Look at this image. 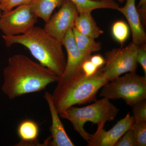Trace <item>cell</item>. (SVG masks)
I'll return each mask as SVG.
<instances>
[{"mask_svg": "<svg viewBox=\"0 0 146 146\" xmlns=\"http://www.w3.org/2000/svg\"><path fill=\"white\" fill-rule=\"evenodd\" d=\"M64 0H31L29 5L33 15L45 23L48 21L54 11L60 7Z\"/></svg>", "mask_w": 146, "mask_h": 146, "instance_id": "obj_15", "label": "cell"}, {"mask_svg": "<svg viewBox=\"0 0 146 146\" xmlns=\"http://www.w3.org/2000/svg\"><path fill=\"white\" fill-rule=\"evenodd\" d=\"M132 107V116L134 121H146V100L136 103Z\"/></svg>", "mask_w": 146, "mask_h": 146, "instance_id": "obj_20", "label": "cell"}, {"mask_svg": "<svg viewBox=\"0 0 146 146\" xmlns=\"http://www.w3.org/2000/svg\"><path fill=\"white\" fill-rule=\"evenodd\" d=\"M61 43L67 52L66 66L61 76H68L82 72V63L90 56L84 55L78 48L74 39L72 28L68 30Z\"/></svg>", "mask_w": 146, "mask_h": 146, "instance_id": "obj_10", "label": "cell"}, {"mask_svg": "<svg viewBox=\"0 0 146 146\" xmlns=\"http://www.w3.org/2000/svg\"><path fill=\"white\" fill-rule=\"evenodd\" d=\"M7 47L23 45L29 50L40 64L58 76L63 75L66 64L61 42L49 34L44 29L33 27L24 34L13 36L3 35Z\"/></svg>", "mask_w": 146, "mask_h": 146, "instance_id": "obj_2", "label": "cell"}, {"mask_svg": "<svg viewBox=\"0 0 146 146\" xmlns=\"http://www.w3.org/2000/svg\"><path fill=\"white\" fill-rule=\"evenodd\" d=\"M75 5L79 12L91 13L93 11L100 9L117 10L119 7V4L113 0H70Z\"/></svg>", "mask_w": 146, "mask_h": 146, "instance_id": "obj_16", "label": "cell"}, {"mask_svg": "<svg viewBox=\"0 0 146 146\" xmlns=\"http://www.w3.org/2000/svg\"><path fill=\"white\" fill-rule=\"evenodd\" d=\"M136 58L137 63L141 65L143 70L145 76H146V45L138 47Z\"/></svg>", "mask_w": 146, "mask_h": 146, "instance_id": "obj_23", "label": "cell"}, {"mask_svg": "<svg viewBox=\"0 0 146 146\" xmlns=\"http://www.w3.org/2000/svg\"><path fill=\"white\" fill-rule=\"evenodd\" d=\"M39 127L37 123L31 119H25L21 121L17 127L18 136L21 139L16 146H41L37 138L39 134Z\"/></svg>", "mask_w": 146, "mask_h": 146, "instance_id": "obj_13", "label": "cell"}, {"mask_svg": "<svg viewBox=\"0 0 146 146\" xmlns=\"http://www.w3.org/2000/svg\"><path fill=\"white\" fill-rule=\"evenodd\" d=\"M60 7L45 23L44 29L50 35L61 42L68 30L74 26L78 12L75 5L70 0H64Z\"/></svg>", "mask_w": 146, "mask_h": 146, "instance_id": "obj_8", "label": "cell"}, {"mask_svg": "<svg viewBox=\"0 0 146 146\" xmlns=\"http://www.w3.org/2000/svg\"><path fill=\"white\" fill-rule=\"evenodd\" d=\"M89 60L98 69L103 67L105 63V59L100 54L91 55Z\"/></svg>", "mask_w": 146, "mask_h": 146, "instance_id": "obj_25", "label": "cell"}, {"mask_svg": "<svg viewBox=\"0 0 146 146\" xmlns=\"http://www.w3.org/2000/svg\"><path fill=\"white\" fill-rule=\"evenodd\" d=\"M3 1H4V0H0V4H1V3Z\"/></svg>", "mask_w": 146, "mask_h": 146, "instance_id": "obj_29", "label": "cell"}, {"mask_svg": "<svg viewBox=\"0 0 146 146\" xmlns=\"http://www.w3.org/2000/svg\"><path fill=\"white\" fill-rule=\"evenodd\" d=\"M126 1V3L124 6L119 7L117 10L122 13L127 20L132 33V43L138 46L146 45V33L140 14L136 6V0Z\"/></svg>", "mask_w": 146, "mask_h": 146, "instance_id": "obj_12", "label": "cell"}, {"mask_svg": "<svg viewBox=\"0 0 146 146\" xmlns=\"http://www.w3.org/2000/svg\"><path fill=\"white\" fill-rule=\"evenodd\" d=\"M135 146H146V121H134L131 127Z\"/></svg>", "mask_w": 146, "mask_h": 146, "instance_id": "obj_19", "label": "cell"}, {"mask_svg": "<svg viewBox=\"0 0 146 146\" xmlns=\"http://www.w3.org/2000/svg\"><path fill=\"white\" fill-rule=\"evenodd\" d=\"M94 103L82 108L71 106L59 114L60 117L70 121L75 130L89 143L90 133L84 129V125L87 122L98 125L105 124L107 121L114 119L119 112V109L103 98L96 100Z\"/></svg>", "mask_w": 146, "mask_h": 146, "instance_id": "obj_4", "label": "cell"}, {"mask_svg": "<svg viewBox=\"0 0 146 146\" xmlns=\"http://www.w3.org/2000/svg\"><path fill=\"white\" fill-rule=\"evenodd\" d=\"M59 77L39 63L22 54L9 58L3 72L1 90L12 100L25 94L44 90Z\"/></svg>", "mask_w": 146, "mask_h": 146, "instance_id": "obj_1", "label": "cell"}, {"mask_svg": "<svg viewBox=\"0 0 146 146\" xmlns=\"http://www.w3.org/2000/svg\"><path fill=\"white\" fill-rule=\"evenodd\" d=\"M31 0H4L0 4L1 9L3 11L11 10L18 6L29 3Z\"/></svg>", "mask_w": 146, "mask_h": 146, "instance_id": "obj_22", "label": "cell"}, {"mask_svg": "<svg viewBox=\"0 0 146 146\" xmlns=\"http://www.w3.org/2000/svg\"><path fill=\"white\" fill-rule=\"evenodd\" d=\"M100 68L91 76H86L82 71L68 76L59 77L52 94L58 114L76 104H86L96 100L98 92L108 82Z\"/></svg>", "mask_w": 146, "mask_h": 146, "instance_id": "obj_3", "label": "cell"}, {"mask_svg": "<svg viewBox=\"0 0 146 146\" xmlns=\"http://www.w3.org/2000/svg\"><path fill=\"white\" fill-rule=\"evenodd\" d=\"M112 33L115 40L123 45L129 36V27L123 21H116L112 25Z\"/></svg>", "mask_w": 146, "mask_h": 146, "instance_id": "obj_18", "label": "cell"}, {"mask_svg": "<svg viewBox=\"0 0 146 146\" xmlns=\"http://www.w3.org/2000/svg\"><path fill=\"white\" fill-rule=\"evenodd\" d=\"M115 146H135L133 131L131 128L120 138Z\"/></svg>", "mask_w": 146, "mask_h": 146, "instance_id": "obj_21", "label": "cell"}, {"mask_svg": "<svg viewBox=\"0 0 146 146\" xmlns=\"http://www.w3.org/2000/svg\"><path fill=\"white\" fill-rule=\"evenodd\" d=\"M102 88L100 96L109 100L121 99L132 106L146 99V76L129 72L108 82Z\"/></svg>", "mask_w": 146, "mask_h": 146, "instance_id": "obj_5", "label": "cell"}, {"mask_svg": "<svg viewBox=\"0 0 146 146\" xmlns=\"http://www.w3.org/2000/svg\"><path fill=\"white\" fill-rule=\"evenodd\" d=\"M138 47L131 42L125 48L113 49L105 53V63L100 69L108 81L124 73L136 72Z\"/></svg>", "mask_w": 146, "mask_h": 146, "instance_id": "obj_6", "label": "cell"}, {"mask_svg": "<svg viewBox=\"0 0 146 146\" xmlns=\"http://www.w3.org/2000/svg\"><path fill=\"white\" fill-rule=\"evenodd\" d=\"M99 69L90 61L89 58L84 60L82 65V71L86 76H91L94 75L98 70Z\"/></svg>", "mask_w": 146, "mask_h": 146, "instance_id": "obj_24", "label": "cell"}, {"mask_svg": "<svg viewBox=\"0 0 146 146\" xmlns=\"http://www.w3.org/2000/svg\"><path fill=\"white\" fill-rule=\"evenodd\" d=\"M44 98L46 101L51 116L52 125L50 128L51 136L48 138L49 146H74L66 133L59 114L56 109L52 94L48 92H45Z\"/></svg>", "mask_w": 146, "mask_h": 146, "instance_id": "obj_11", "label": "cell"}, {"mask_svg": "<svg viewBox=\"0 0 146 146\" xmlns=\"http://www.w3.org/2000/svg\"><path fill=\"white\" fill-rule=\"evenodd\" d=\"M140 15L142 16L143 22L145 23L146 16V0H140L138 8L137 9Z\"/></svg>", "mask_w": 146, "mask_h": 146, "instance_id": "obj_26", "label": "cell"}, {"mask_svg": "<svg viewBox=\"0 0 146 146\" xmlns=\"http://www.w3.org/2000/svg\"><path fill=\"white\" fill-rule=\"evenodd\" d=\"M72 31L76 45L84 55L90 56L93 53L99 51L101 49V44L100 42H96L95 39L81 34L74 27Z\"/></svg>", "mask_w": 146, "mask_h": 146, "instance_id": "obj_17", "label": "cell"}, {"mask_svg": "<svg viewBox=\"0 0 146 146\" xmlns=\"http://www.w3.org/2000/svg\"><path fill=\"white\" fill-rule=\"evenodd\" d=\"M36 22L37 18L32 12L29 3L25 4L2 13L0 30L5 36L24 34L34 27Z\"/></svg>", "mask_w": 146, "mask_h": 146, "instance_id": "obj_7", "label": "cell"}, {"mask_svg": "<svg viewBox=\"0 0 146 146\" xmlns=\"http://www.w3.org/2000/svg\"><path fill=\"white\" fill-rule=\"evenodd\" d=\"M74 27L81 34L94 39L104 33L103 30L98 26L91 13L89 12H79Z\"/></svg>", "mask_w": 146, "mask_h": 146, "instance_id": "obj_14", "label": "cell"}, {"mask_svg": "<svg viewBox=\"0 0 146 146\" xmlns=\"http://www.w3.org/2000/svg\"><path fill=\"white\" fill-rule=\"evenodd\" d=\"M134 122L133 116L129 112L108 131L104 129V125H98L96 133L90 134L88 146H115L120 138L131 128Z\"/></svg>", "mask_w": 146, "mask_h": 146, "instance_id": "obj_9", "label": "cell"}, {"mask_svg": "<svg viewBox=\"0 0 146 146\" xmlns=\"http://www.w3.org/2000/svg\"><path fill=\"white\" fill-rule=\"evenodd\" d=\"M2 13V10L1 9V6H0V17H1V15Z\"/></svg>", "mask_w": 146, "mask_h": 146, "instance_id": "obj_28", "label": "cell"}, {"mask_svg": "<svg viewBox=\"0 0 146 146\" xmlns=\"http://www.w3.org/2000/svg\"><path fill=\"white\" fill-rule=\"evenodd\" d=\"M94 1H102V0H94ZM120 3H122L124 1H126V0H117Z\"/></svg>", "mask_w": 146, "mask_h": 146, "instance_id": "obj_27", "label": "cell"}]
</instances>
